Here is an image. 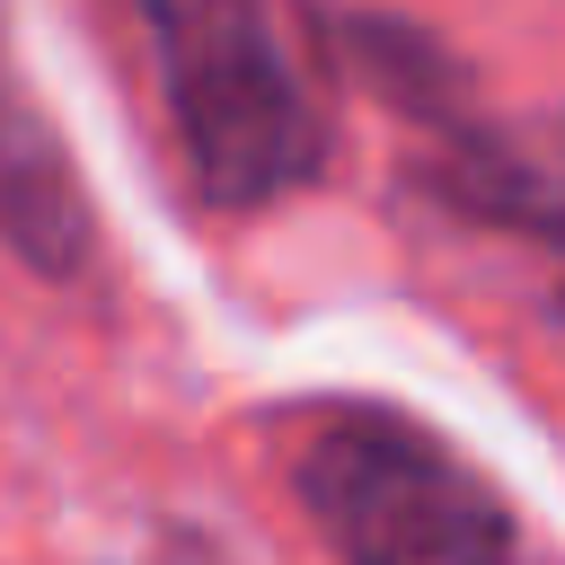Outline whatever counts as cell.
I'll return each instance as SVG.
<instances>
[{
	"mask_svg": "<svg viewBox=\"0 0 565 565\" xmlns=\"http://www.w3.org/2000/svg\"><path fill=\"white\" fill-rule=\"evenodd\" d=\"M150 44L212 203H274L318 168V106L256 0H150Z\"/></svg>",
	"mask_w": 565,
	"mask_h": 565,
	"instance_id": "obj_1",
	"label": "cell"
},
{
	"mask_svg": "<svg viewBox=\"0 0 565 565\" xmlns=\"http://www.w3.org/2000/svg\"><path fill=\"white\" fill-rule=\"evenodd\" d=\"M300 494L344 565H512L503 503L397 415L318 424L300 450Z\"/></svg>",
	"mask_w": 565,
	"mask_h": 565,
	"instance_id": "obj_2",
	"label": "cell"
},
{
	"mask_svg": "<svg viewBox=\"0 0 565 565\" xmlns=\"http://www.w3.org/2000/svg\"><path fill=\"white\" fill-rule=\"evenodd\" d=\"M0 238H9L35 274H79V256H88L79 177H71L53 124L26 106L18 71H9V44H0Z\"/></svg>",
	"mask_w": 565,
	"mask_h": 565,
	"instance_id": "obj_3",
	"label": "cell"
}]
</instances>
